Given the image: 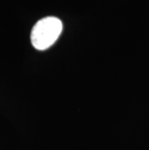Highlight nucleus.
<instances>
[{"label":"nucleus","mask_w":149,"mask_h":150,"mask_svg":"<svg viewBox=\"0 0 149 150\" xmlns=\"http://www.w3.org/2000/svg\"><path fill=\"white\" fill-rule=\"evenodd\" d=\"M62 21L55 17H47L36 22L31 31L30 39L36 50H45L52 47L62 32Z\"/></svg>","instance_id":"obj_1"}]
</instances>
